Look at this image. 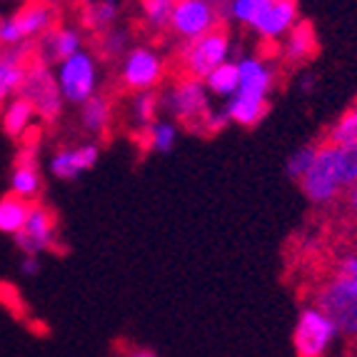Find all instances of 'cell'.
<instances>
[{
  "label": "cell",
  "mask_w": 357,
  "mask_h": 357,
  "mask_svg": "<svg viewBox=\"0 0 357 357\" xmlns=\"http://www.w3.org/2000/svg\"><path fill=\"white\" fill-rule=\"evenodd\" d=\"M213 98L200 77L180 75L178 80L167 85L160 96V110H165L167 118L175 123H183L190 130H203V120L213 110Z\"/></svg>",
  "instance_id": "cell-1"
},
{
  "label": "cell",
  "mask_w": 357,
  "mask_h": 357,
  "mask_svg": "<svg viewBox=\"0 0 357 357\" xmlns=\"http://www.w3.org/2000/svg\"><path fill=\"white\" fill-rule=\"evenodd\" d=\"M312 305L320 307L345 337L357 340V280L342 273H330L317 285Z\"/></svg>",
  "instance_id": "cell-2"
},
{
  "label": "cell",
  "mask_w": 357,
  "mask_h": 357,
  "mask_svg": "<svg viewBox=\"0 0 357 357\" xmlns=\"http://www.w3.org/2000/svg\"><path fill=\"white\" fill-rule=\"evenodd\" d=\"M300 190L317 208H330L342 197L345 183H342V175H340L337 148L335 145L325 143V140L317 145L315 160L305 173V178L300 180Z\"/></svg>",
  "instance_id": "cell-3"
},
{
  "label": "cell",
  "mask_w": 357,
  "mask_h": 357,
  "mask_svg": "<svg viewBox=\"0 0 357 357\" xmlns=\"http://www.w3.org/2000/svg\"><path fill=\"white\" fill-rule=\"evenodd\" d=\"M55 80H58L60 96H63L66 105H83L85 100L98 96V88H100L98 58L88 48H83L73 58L55 66Z\"/></svg>",
  "instance_id": "cell-4"
},
{
  "label": "cell",
  "mask_w": 357,
  "mask_h": 357,
  "mask_svg": "<svg viewBox=\"0 0 357 357\" xmlns=\"http://www.w3.org/2000/svg\"><path fill=\"white\" fill-rule=\"evenodd\" d=\"M55 28V10L48 3H28L18 13L0 18V50L28 48L30 40H40Z\"/></svg>",
  "instance_id": "cell-5"
},
{
  "label": "cell",
  "mask_w": 357,
  "mask_h": 357,
  "mask_svg": "<svg viewBox=\"0 0 357 357\" xmlns=\"http://www.w3.org/2000/svg\"><path fill=\"white\" fill-rule=\"evenodd\" d=\"M232 53V38L227 30L222 28H215L210 30L208 36L197 38V40L190 43H183L180 45V68H183L185 75H192V77H205L210 75L213 70L227 63Z\"/></svg>",
  "instance_id": "cell-6"
},
{
  "label": "cell",
  "mask_w": 357,
  "mask_h": 357,
  "mask_svg": "<svg viewBox=\"0 0 357 357\" xmlns=\"http://www.w3.org/2000/svg\"><path fill=\"white\" fill-rule=\"evenodd\" d=\"M30 105L36 107L38 118L43 123H55V120L63 115V96H60L58 80H55V70L40 60H30L28 73H25V80L20 85V93Z\"/></svg>",
  "instance_id": "cell-7"
},
{
  "label": "cell",
  "mask_w": 357,
  "mask_h": 357,
  "mask_svg": "<svg viewBox=\"0 0 357 357\" xmlns=\"http://www.w3.org/2000/svg\"><path fill=\"white\" fill-rule=\"evenodd\" d=\"M337 335H340L337 325H335L320 307L305 305V307L300 310L295 330H292V347H295V355L325 357Z\"/></svg>",
  "instance_id": "cell-8"
},
{
  "label": "cell",
  "mask_w": 357,
  "mask_h": 357,
  "mask_svg": "<svg viewBox=\"0 0 357 357\" xmlns=\"http://www.w3.org/2000/svg\"><path fill=\"white\" fill-rule=\"evenodd\" d=\"M120 85L130 93H148L165 80V58L150 45H132L120 60Z\"/></svg>",
  "instance_id": "cell-9"
},
{
  "label": "cell",
  "mask_w": 357,
  "mask_h": 357,
  "mask_svg": "<svg viewBox=\"0 0 357 357\" xmlns=\"http://www.w3.org/2000/svg\"><path fill=\"white\" fill-rule=\"evenodd\" d=\"M220 18V8L215 6V0H178L170 20V33L180 43H190L218 28Z\"/></svg>",
  "instance_id": "cell-10"
},
{
  "label": "cell",
  "mask_w": 357,
  "mask_h": 357,
  "mask_svg": "<svg viewBox=\"0 0 357 357\" xmlns=\"http://www.w3.org/2000/svg\"><path fill=\"white\" fill-rule=\"evenodd\" d=\"M13 240H15V248L20 250V255L40 257L43 252L53 250L55 240H58V220H55V213L50 208H45V205L33 203L23 230Z\"/></svg>",
  "instance_id": "cell-11"
},
{
  "label": "cell",
  "mask_w": 357,
  "mask_h": 357,
  "mask_svg": "<svg viewBox=\"0 0 357 357\" xmlns=\"http://www.w3.org/2000/svg\"><path fill=\"white\" fill-rule=\"evenodd\" d=\"M100 158V145L98 143H80V145H66L58 148L48 160V170L53 178L70 183L77 180L83 173L93 170Z\"/></svg>",
  "instance_id": "cell-12"
},
{
  "label": "cell",
  "mask_w": 357,
  "mask_h": 357,
  "mask_svg": "<svg viewBox=\"0 0 357 357\" xmlns=\"http://www.w3.org/2000/svg\"><path fill=\"white\" fill-rule=\"evenodd\" d=\"M83 43H85V38L80 28H73V25H55V28H50L48 33L38 40L36 55L45 66H60L63 60L80 53V50L85 48Z\"/></svg>",
  "instance_id": "cell-13"
},
{
  "label": "cell",
  "mask_w": 357,
  "mask_h": 357,
  "mask_svg": "<svg viewBox=\"0 0 357 357\" xmlns=\"http://www.w3.org/2000/svg\"><path fill=\"white\" fill-rule=\"evenodd\" d=\"M295 25H298V0H270V6L262 10L250 30L265 43H280Z\"/></svg>",
  "instance_id": "cell-14"
},
{
  "label": "cell",
  "mask_w": 357,
  "mask_h": 357,
  "mask_svg": "<svg viewBox=\"0 0 357 357\" xmlns=\"http://www.w3.org/2000/svg\"><path fill=\"white\" fill-rule=\"evenodd\" d=\"M240 88L235 96L252 98V100H268L275 85V70L268 60L260 55H245L238 60Z\"/></svg>",
  "instance_id": "cell-15"
},
{
  "label": "cell",
  "mask_w": 357,
  "mask_h": 357,
  "mask_svg": "<svg viewBox=\"0 0 357 357\" xmlns=\"http://www.w3.org/2000/svg\"><path fill=\"white\" fill-rule=\"evenodd\" d=\"M43 190L40 167H38V148L28 143L15 158V165L10 170V192L33 203Z\"/></svg>",
  "instance_id": "cell-16"
},
{
  "label": "cell",
  "mask_w": 357,
  "mask_h": 357,
  "mask_svg": "<svg viewBox=\"0 0 357 357\" xmlns=\"http://www.w3.org/2000/svg\"><path fill=\"white\" fill-rule=\"evenodd\" d=\"M28 48H15V50H0V110L10 98L20 93V85L28 73L30 58Z\"/></svg>",
  "instance_id": "cell-17"
},
{
  "label": "cell",
  "mask_w": 357,
  "mask_h": 357,
  "mask_svg": "<svg viewBox=\"0 0 357 357\" xmlns=\"http://www.w3.org/2000/svg\"><path fill=\"white\" fill-rule=\"evenodd\" d=\"M38 113L36 107L30 105L23 96H15L3 105L0 110V128L6 130V135L15 137V140H23L30 132V128L36 126Z\"/></svg>",
  "instance_id": "cell-18"
},
{
  "label": "cell",
  "mask_w": 357,
  "mask_h": 357,
  "mask_svg": "<svg viewBox=\"0 0 357 357\" xmlns=\"http://www.w3.org/2000/svg\"><path fill=\"white\" fill-rule=\"evenodd\" d=\"M315 50H317V38L310 23L295 25V28L282 38V45H280V55L287 66H300V63L312 58Z\"/></svg>",
  "instance_id": "cell-19"
},
{
  "label": "cell",
  "mask_w": 357,
  "mask_h": 357,
  "mask_svg": "<svg viewBox=\"0 0 357 357\" xmlns=\"http://www.w3.org/2000/svg\"><path fill=\"white\" fill-rule=\"evenodd\" d=\"M113 126V102L105 96H93L90 100H85L80 105V128L88 135L102 137Z\"/></svg>",
  "instance_id": "cell-20"
},
{
  "label": "cell",
  "mask_w": 357,
  "mask_h": 357,
  "mask_svg": "<svg viewBox=\"0 0 357 357\" xmlns=\"http://www.w3.org/2000/svg\"><path fill=\"white\" fill-rule=\"evenodd\" d=\"M137 140L148 153L165 155L178 145V123L170 118H158L153 126L137 132Z\"/></svg>",
  "instance_id": "cell-21"
},
{
  "label": "cell",
  "mask_w": 357,
  "mask_h": 357,
  "mask_svg": "<svg viewBox=\"0 0 357 357\" xmlns=\"http://www.w3.org/2000/svg\"><path fill=\"white\" fill-rule=\"evenodd\" d=\"M270 100H252V98L232 96L230 100H225V113L230 118L232 126L240 128H255L262 123V118L268 115Z\"/></svg>",
  "instance_id": "cell-22"
},
{
  "label": "cell",
  "mask_w": 357,
  "mask_h": 357,
  "mask_svg": "<svg viewBox=\"0 0 357 357\" xmlns=\"http://www.w3.org/2000/svg\"><path fill=\"white\" fill-rule=\"evenodd\" d=\"M30 208H33V203H28V200H23V197H18V195H13V192L0 197V232L15 238V235L23 230L25 220H28Z\"/></svg>",
  "instance_id": "cell-23"
},
{
  "label": "cell",
  "mask_w": 357,
  "mask_h": 357,
  "mask_svg": "<svg viewBox=\"0 0 357 357\" xmlns=\"http://www.w3.org/2000/svg\"><path fill=\"white\" fill-rule=\"evenodd\" d=\"M208 88L210 98H220V100H230L240 88V73H238V60H227L218 70H213L203 80Z\"/></svg>",
  "instance_id": "cell-24"
},
{
  "label": "cell",
  "mask_w": 357,
  "mask_h": 357,
  "mask_svg": "<svg viewBox=\"0 0 357 357\" xmlns=\"http://www.w3.org/2000/svg\"><path fill=\"white\" fill-rule=\"evenodd\" d=\"M160 113V96H155V90L148 93H130L128 100V118L137 128V132L145 130L148 126H153Z\"/></svg>",
  "instance_id": "cell-25"
},
{
  "label": "cell",
  "mask_w": 357,
  "mask_h": 357,
  "mask_svg": "<svg viewBox=\"0 0 357 357\" xmlns=\"http://www.w3.org/2000/svg\"><path fill=\"white\" fill-rule=\"evenodd\" d=\"M120 15V0H88L83 10V23L93 33H105Z\"/></svg>",
  "instance_id": "cell-26"
},
{
  "label": "cell",
  "mask_w": 357,
  "mask_h": 357,
  "mask_svg": "<svg viewBox=\"0 0 357 357\" xmlns=\"http://www.w3.org/2000/svg\"><path fill=\"white\" fill-rule=\"evenodd\" d=\"M175 3L178 0H140V13H143V25L150 33H165L170 30Z\"/></svg>",
  "instance_id": "cell-27"
},
{
  "label": "cell",
  "mask_w": 357,
  "mask_h": 357,
  "mask_svg": "<svg viewBox=\"0 0 357 357\" xmlns=\"http://www.w3.org/2000/svg\"><path fill=\"white\" fill-rule=\"evenodd\" d=\"M325 143L330 145H357V113L352 107H347L345 113L340 115L337 123L328 130Z\"/></svg>",
  "instance_id": "cell-28"
},
{
  "label": "cell",
  "mask_w": 357,
  "mask_h": 357,
  "mask_svg": "<svg viewBox=\"0 0 357 357\" xmlns=\"http://www.w3.org/2000/svg\"><path fill=\"white\" fill-rule=\"evenodd\" d=\"M130 33L126 28H110L100 38V53L107 60H123L130 50Z\"/></svg>",
  "instance_id": "cell-29"
},
{
  "label": "cell",
  "mask_w": 357,
  "mask_h": 357,
  "mask_svg": "<svg viewBox=\"0 0 357 357\" xmlns=\"http://www.w3.org/2000/svg\"><path fill=\"white\" fill-rule=\"evenodd\" d=\"M315 153H317V145H303V148L295 150L285 162L287 178L300 183V180L305 178V173L310 170V165H312V160H315Z\"/></svg>",
  "instance_id": "cell-30"
},
{
  "label": "cell",
  "mask_w": 357,
  "mask_h": 357,
  "mask_svg": "<svg viewBox=\"0 0 357 357\" xmlns=\"http://www.w3.org/2000/svg\"><path fill=\"white\" fill-rule=\"evenodd\" d=\"M227 126H232V123H230V118H227L225 107H220V110L213 107L208 113V118L203 120V130L200 132H205V135H218V132H222Z\"/></svg>",
  "instance_id": "cell-31"
},
{
  "label": "cell",
  "mask_w": 357,
  "mask_h": 357,
  "mask_svg": "<svg viewBox=\"0 0 357 357\" xmlns=\"http://www.w3.org/2000/svg\"><path fill=\"white\" fill-rule=\"evenodd\" d=\"M337 203H340V208H342V215H345L352 225H357V180L342 192V197H340Z\"/></svg>",
  "instance_id": "cell-32"
},
{
  "label": "cell",
  "mask_w": 357,
  "mask_h": 357,
  "mask_svg": "<svg viewBox=\"0 0 357 357\" xmlns=\"http://www.w3.org/2000/svg\"><path fill=\"white\" fill-rule=\"evenodd\" d=\"M43 262L40 257L36 255H23V260H20V273H23V278H36L38 273H40Z\"/></svg>",
  "instance_id": "cell-33"
},
{
  "label": "cell",
  "mask_w": 357,
  "mask_h": 357,
  "mask_svg": "<svg viewBox=\"0 0 357 357\" xmlns=\"http://www.w3.org/2000/svg\"><path fill=\"white\" fill-rule=\"evenodd\" d=\"M126 357H158L155 352H150V350H130Z\"/></svg>",
  "instance_id": "cell-34"
},
{
  "label": "cell",
  "mask_w": 357,
  "mask_h": 357,
  "mask_svg": "<svg viewBox=\"0 0 357 357\" xmlns=\"http://www.w3.org/2000/svg\"><path fill=\"white\" fill-rule=\"evenodd\" d=\"M350 107H352V110H355V113H357V98H355V102H352Z\"/></svg>",
  "instance_id": "cell-35"
}]
</instances>
